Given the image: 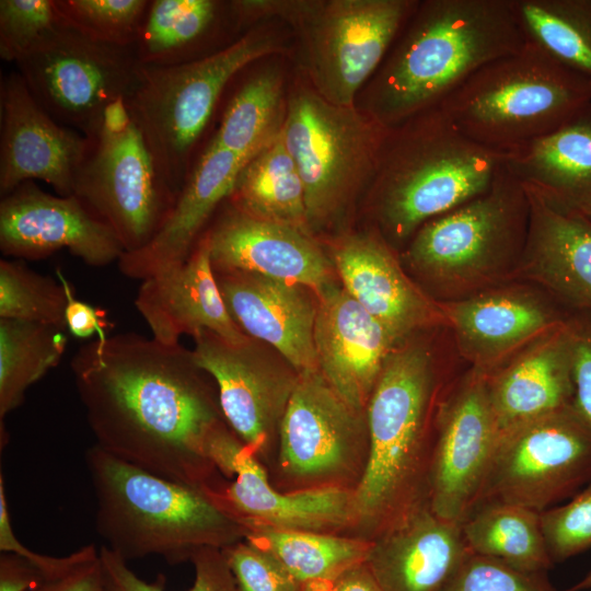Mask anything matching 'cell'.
<instances>
[{
  "label": "cell",
  "mask_w": 591,
  "mask_h": 591,
  "mask_svg": "<svg viewBox=\"0 0 591 591\" xmlns=\"http://www.w3.org/2000/svg\"><path fill=\"white\" fill-rule=\"evenodd\" d=\"M84 457L96 532L125 561L154 555L176 565L245 536L243 525L202 490L127 463L97 444Z\"/></svg>",
  "instance_id": "obj_4"
},
{
  "label": "cell",
  "mask_w": 591,
  "mask_h": 591,
  "mask_svg": "<svg viewBox=\"0 0 591 591\" xmlns=\"http://www.w3.org/2000/svg\"><path fill=\"white\" fill-rule=\"evenodd\" d=\"M27 591H103L100 551L65 575L43 580Z\"/></svg>",
  "instance_id": "obj_48"
},
{
  "label": "cell",
  "mask_w": 591,
  "mask_h": 591,
  "mask_svg": "<svg viewBox=\"0 0 591 591\" xmlns=\"http://www.w3.org/2000/svg\"><path fill=\"white\" fill-rule=\"evenodd\" d=\"M227 26L242 30L231 1L149 0L135 50L143 66L192 62L222 50L216 42Z\"/></svg>",
  "instance_id": "obj_30"
},
{
  "label": "cell",
  "mask_w": 591,
  "mask_h": 591,
  "mask_svg": "<svg viewBox=\"0 0 591 591\" xmlns=\"http://www.w3.org/2000/svg\"><path fill=\"white\" fill-rule=\"evenodd\" d=\"M470 551L526 572L546 573L553 566L541 512L507 502L478 506L462 524Z\"/></svg>",
  "instance_id": "obj_33"
},
{
  "label": "cell",
  "mask_w": 591,
  "mask_h": 591,
  "mask_svg": "<svg viewBox=\"0 0 591 591\" xmlns=\"http://www.w3.org/2000/svg\"><path fill=\"white\" fill-rule=\"evenodd\" d=\"M541 523L553 563L591 548V479L566 502L541 512Z\"/></svg>",
  "instance_id": "obj_42"
},
{
  "label": "cell",
  "mask_w": 591,
  "mask_h": 591,
  "mask_svg": "<svg viewBox=\"0 0 591 591\" xmlns=\"http://www.w3.org/2000/svg\"><path fill=\"white\" fill-rule=\"evenodd\" d=\"M471 554L462 525L425 506L373 537L364 563L383 591H444Z\"/></svg>",
  "instance_id": "obj_23"
},
{
  "label": "cell",
  "mask_w": 591,
  "mask_h": 591,
  "mask_svg": "<svg viewBox=\"0 0 591 591\" xmlns=\"http://www.w3.org/2000/svg\"><path fill=\"white\" fill-rule=\"evenodd\" d=\"M228 311L250 338L276 348L298 373L317 371V303L303 286L247 271H215Z\"/></svg>",
  "instance_id": "obj_22"
},
{
  "label": "cell",
  "mask_w": 591,
  "mask_h": 591,
  "mask_svg": "<svg viewBox=\"0 0 591 591\" xmlns=\"http://www.w3.org/2000/svg\"><path fill=\"white\" fill-rule=\"evenodd\" d=\"M444 591H567L558 590L546 573L526 572L498 559L472 553Z\"/></svg>",
  "instance_id": "obj_44"
},
{
  "label": "cell",
  "mask_w": 591,
  "mask_h": 591,
  "mask_svg": "<svg viewBox=\"0 0 591 591\" xmlns=\"http://www.w3.org/2000/svg\"><path fill=\"white\" fill-rule=\"evenodd\" d=\"M332 584V591H383L366 563L347 569Z\"/></svg>",
  "instance_id": "obj_50"
},
{
  "label": "cell",
  "mask_w": 591,
  "mask_h": 591,
  "mask_svg": "<svg viewBox=\"0 0 591 591\" xmlns=\"http://www.w3.org/2000/svg\"><path fill=\"white\" fill-rule=\"evenodd\" d=\"M68 27L106 45L135 46L149 0H56Z\"/></svg>",
  "instance_id": "obj_39"
},
{
  "label": "cell",
  "mask_w": 591,
  "mask_h": 591,
  "mask_svg": "<svg viewBox=\"0 0 591 591\" xmlns=\"http://www.w3.org/2000/svg\"><path fill=\"white\" fill-rule=\"evenodd\" d=\"M590 479L591 431L570 407L500 431L477 507L507 502L543 512Z\"/></svg>",
  "instance_id": "obj_12"
},
{
  "label": "cell",
  "mask_w": 591,
  "mask_h": 591,
  "mask_svg": "<svg viewBox=\"0 0 591 591\" xmlns=\"http://www.w3.org/2000/svg\"><path fill=\"white\" fill-rule=\"evenodd\" d=\"M499 433L488 373L477 369L439 404L428 480L434 514L462 525L476 509Z\"/></svg>",
  "instance_id": "obj_14"
},
{
  "label": "cell",
  "mask_w": 591,
  "mask_h": 591,
  "mask_svg": "<svg viewBox=\"0 0 591 591\" xmlns=\"http://www.w3.org/2000/svg\"><path fill=\"white\" fill-rule=\"evenodd\" d=\"M194 583L188 591H236L234 578L222 549L204 548L190 560ZM103 591H165L164 577L153 583L139 578L121 557L105 545L100 548Z\"/></svg>",
  "instance_id": "obj_41"
},
{
  "label": "cell",
  "mask_w": 591,
  "mask_h": 591,
  "mask_svg": "<svg viewBox=\"0 0 591 591\" xmlns=\"http://www.w3.org/2000/svg\"><path fill=\"white\" fill-rule=\"evenodd\" d=\"M0 551L1 553H14L28 560L39 570L44 580L65 575L72 568L84 561L97 549L93 544L83 546L79 551L65 556L53 557L31 551L23 545L14 534L10 522L8 503L2 473L0 474Z\"/></svg>",
  "instance_id": "obj_46"
},
{
  "label": "cell",
  "mask_w": 591,
  "mask_h": 591,
  "mask_svg": "<svg viewBox=\"0 0 591 591\" xmlns=\"http://www.w3.org/2000/svg\"><path fill=\"white\" fill-rule=\"evenodd\" d=\"M84 136L72 195L112 228L125 253L144 247L177 196L162 177L126 99L108 105Z\"/></svg>",
  "instance_id": "obj_10"
},
{
  "label": "cell",
  "mask_w": 591,
  "mask_h": 591,
  "mask_svg": "<svg viewBox=\"0 0 591 591\" xmlns=\"http://www.w3.org/2000/svg\"><path fill=\"white\" fill-rule=\"evenodd\" d=\"M463 354L482 367L565 321L531 297L488 293L450 304L444 311Z\"/></svg>",
  "instance_id": "obj_31"
},
{
  "label": "cell",
  "mask_w": 591,
  "mask_h": 591,
  "mask_svg": "<svg viewBox=\"0 0 591 591\" xmlns=\"http://www.w3.org/2000/svg\"><path fill=\"white\" fill-rule=\"evenodd\" d=\"M526 43L511 0L419 1L374 73L362 109L396 127L439 107L476 70Z\"/></svg>",
  "instance_id": "obj_2"
},
{
  "label": "cell",
  "mask_w": 591,
  "mask_h": 591,
  "mask_svg": "<svg viewBox=\"0 0 591 591\" xmlns=\"http://www.w3.org/2000/svg\"><path fill=\"white\" fill-rule=\"evenodd\" d=\"M135 306L163 344L177 345L182 335L195 338L204 332L233 345L251 339L223 301L205 232L186 260L142 280Z\"/></svg>",
  "instance_id": "obj_21"
},
{
  "label": "cell",
  "mask_w": 591,
  "mask_h": 591,
  "mask_svg": "<svg viewBox=\"0 0 591 591\" xmlns=\"http://www.w3.org/2000/svg\"><path fill=\"white\" fill-rule=\"evenodd\" d=\"M195 341L194 361L215 382L225 421L254 453L264 452L279 431L298 374L268 363L252 338L233 345L204 332Z\"/></svg>",
  "instance_id": "obj_18"
},
{
  "label": "cell",
  "mask_w": 591,
  "mask_h": 591,
  "mask_svg": "<svg viewBox=\"0 0 591 591\" xmlns=\"http://www.w3.org/2000/svg\"><path fill=\"white\" fill-rule=\"evenodd\" d=\"M96 444L163 478L213 489L210 450L227 426L192 350L135 333L82 345L70 362Z\"/></svg>",
  "instance_id": "obj_1"
},
{
  "label": "cell",
  "mask_w": 591,
  "mask_h": 591,
  "mask_svg": "<svg viewBox=\"0 0 591 591\" xmlns=\"http://www.w3.org/2000/svg\"><path fill=\"white\" fill-rule=\"evenodd\" d=\"M15 65L38 104L83 135L108 105L129 96L142 66L135 46L94 42L70 27Z\"/></svg>",
  "instance_id": "obj_13"
},
{
  "label": "cell",
  "mask_w": 591,
  "mask_h": 591,
  "mask_svg": "<svg viewBox=\"0 0 591 591\" xmlns=\"http://www.w3.org/2000/svg\"><path fill=\"white\" fill-rule=\"evenodd\" d=\"M254 454L243 444L231 468L234 480L212 496L240 524L326 533L356 520L354 489L329 485L280 493Z\"/></svg>",
  "instance_id": "obj_24"
},
{
  "label": "cell",
  "mask_w": 591,
  "mask_h": 591,
  "mask_svg": "<svg viewBox=\"0 0 591 591\" xmlns=\"http://www.w3.org/2000/svg\"><path fill=\"white\" fill-rule=\"evenodd\" d=\"M505 166L563 209L591 205V102L555 130L507 152Z\"/></svg>",
  "instance_id": "obj_29"
},
{
  "label": "cell",
  "mask_w": 591,
  "mask_h": 591,
  "mask_svg": "<svg viewBox=\"0 0 591 591\" xmlns=\"http://www.w3.org/2000/svg\"><path fill=\"white\" fill-rule=\"evenodd\" d=\"M66 305L67 298L59 279L32 270L21 259L0 260V318L67 329Z\"/></svg>",
  "instance_id": "obj_38"
},
{
  "label": "cell",
  "mask_w": 591,
  "mask_h": 591,
  "mask_svg": "<svg viewBox=\"0 0 591 591\" xmlns=\"http://www.w3.org/2000/svg\"><path fill=\"white\" fill-rule=\"evenodd\" d=\"M317 298L314 345L318 371L344 402L363 413L396 341L334 281Z\"/></svg>",
  "instance_id": "obj_19"
},
{
  "label": "cell",
  "mask_w": 591,
  "mask_h": 591,
  "mask_svg": "<svg viewBox=\"0 0 591 591\" xmlns=\"http://www.w3.org/2000/svg\"><path fill=\"white\" fill-rule=\"evenodd\" d=\"M591 102V81L532 44L471 74L440 105L486 148L509 152L555 130Z\"/></svg>",
  "instance_id": "obj_6"
},
{
  "label": "cell",
  "mask_w": 591,
  "mask_h": 591,
  "mask_svg": "<svg viewBox=\"0 0 591 591\" xmlns=\"http://www.w3.org/2000/svg\"><path fill=\"white\" fill-rule=\"evenodd\" d=\"M333 262L343 288L396 343L445 316L409 281L387 244L373 233L340 237Z\"/></svg>",
  "instance_id": "obj_26"
},
{
  "label": "cell",
  "mask_w": 591,
  "mask_h": 591,
  "mask_svg": "<svg viewBox=\"0 0 591 591\" xmlns=\"http://www.w3.org/2000/svg\"><path fill=\"white\" fill-rule=\"evenodd\" d=\"M85 147V136L53 118L35 100L18 70L1 76V197L31 181H43L57 195L71 196Z\"/></svg>",
  "instance_id": "obj_17"
},
{
  "label": "cell",
  "mask_w": 591,
  "mask_h": 591,
  "mask_svg": "<svg viewBox=\"0 0 591 591\" xmlns=\"http://www.w3.org/2000/svg\"><path fill=\"white\" fill-rule=\"evenodd\" d=\"M529 44L591 81V0H511Z\"/></svg>",
  "instance_id": "obj_36"
},
{
  "label": "cell",
  "mask_w": 591,
  "mask_h": 591,
  "mask_svg": "<svg viewBox=\"0 0 591 591\" xmlns=\"http://www.w3.org/2000/svg\"><path fill=\"white\" fill-rule=\"evenodd\" d=\"M236 591H301V584L263 546L239 541L222 549Z\"/></svg>",
  "instance_id": "obj_43"
},
{
  "label": "cell",
  "mask_w": 591,
  "mask_h": 591,
  "mask_svg": "<svg viewBox=\"0 0 591 591\" xmlns=\"http://www.w3.org/2000/svg\"><path fill=\"white\" fill-rule=\"evenodd\" d=\"M506 158L460 132L439 107L390 128L371 185L382 231L396 243L412 239L486 193Z\"/></svg>",
  "instance_id": "obj_5"
},
{
  "label": "cell",
  "mask_w": 591,
  "mask_h": 591,
  "mask_svg": "<svg viewBox=\"0 0 591 591\" xmlns=\"http://www.w3.org/2000/svg\"><path fill=\"white\" fill-rule=\"evenodd\" d=\"M66 329L0 318V418L24 399L26 390L58 366L67 347Z\"/></svg>",
  "instance_id": "obj_37"
},
{
  "label": "cell",
  "mask_w": 591,
  "mask_h": 591,
  "mask_svg": "<svg viewBox=\"0 0 591 591\" xmlns=\"http://www.w3.org/2000/svg\"><path fill=\"white\" fill-rule=\"evenodd\" d=\"M488 390L500 431L570 408L573 382L568 322L511 364L488 374Z\"/></svg>",
  "instance_id": "obj_28"
},
{
  "label": "cell",
  "mask_w": 591,
  "mask_h": 591,
  "mask_svg": "<svg viewBox=\"0 0 591 591\" xmlns=\"http://www.w3.org/2000/svg\"><path fill=\"white\" fill-rule=\"evenodd\" d=\"M529 218L526 190L505 166L486 193L419 228L406 257L428 277L463 286L522 254Z\"/></svg>",
  "instance_id": "obj_11"
},
{
  "label": "cell",
  "mask_w": 591,
  "mask_h": 591,
  "mask_svg": "<svg viewBox=\"0 0 591 591\" xmlns=\"http://www.w3.org/2000/svg\"><path fill=\"white\" fill-rule=\"evenodd\" d=\"M215 271H247L312 288L333 282L332 264L312 234L251 216L230 202L205 232Z\"/></svg>",
  "instance_id": "obj_20"
},
{
  "label": "cell",
  "mask_w": 591,
  "mask_h": 591,
  "mask_svg": "<svg viewBox=\"0 0 591 591\" xmlns=\"http://www.w3.org/2000/svg\"><path fill=\"white\" fill-rule=\"evenodd\" d=\"M245 537L269 551L301 584L333 582L347 569L364 563L370 540L322 532L281 530L245 523Z\"/></svg>",
  "instance_id": "obj_35"
},
{
  "label": "cell",
  "mask_w": 591,
  "mask_h": 591,
  "mask_svg": "<svg viewBox=\"0 0 591 591\" xmlns=\"http://www.w3.org/2000/svg\"><path fill=\"white\" fill-rule=\"evenodd\" d=\"M416 0H239L243 20L277 15L293 25L311 86L327 102L355 105L413 14Z\"/></svg>",
  "instance_id": "obj_8"
},
{
  "label": "cell",
  "mask_w": 591,
  "mask_h": 591,
  "mask_svg": "<svg viewBox=\"0 0 591 591\" xmlns=\"http://www.w3.org/2000/svg\"><path fill=\"white\" fill-rule=\"evenodd\" d=\"M228 199L251 216L312 233L304 187L281 132L244 165Z\"/></svg>",
  "instance_id": "obj_32"
},
{
  "label": "cell",
  "mask_w": 591,
  "mask_h": 591,
  "mask_svg": "<svg viewBox=\"0 0 591 591\" xmlns=\"http://www.w3.org/2000/svg\"><path fill=\"white\" fill-rule=\"evenodd\" d=\"M577 212H580L582 213L583 216L588 217L591 219V205H589L588 207H586L584 209L580 210V211H577Z\"/></svg>",
  "instance_id": "obj_52"
},
{
  "label": "cell",
  "mask_w": 591,
  "mask_h": 591,
  "mask_svg": "<svg viewBox=\"0 0 591 591\" xmlns=\"http://www.w3.org/2000/svg\"><path fill=\"white\" fill-rule=\"evenodd\" d=\"M279 465L296 480L315 483L362 474L367 418L344 402L321 372L298 373L279 427Z\"/></svg>",
  "instance_id": "obj_15"
},
{
  "label": "cell",
  "mask_w": 591,
  "mask_h": 591,
  "mask_svg": "<svg viewBox=\"0 0 591 591\" xmlns=\"http://www.w3.org/2000/svg\"><path fill=\"white\" fill-rule=\"evenodd\" d=\"M281 49L273 34L252 27L202 59L170 67L141 66L126 104L176 196L192 173L198 143L231 81L256 60Z\"/></svg>",
  "instance_id": "obj_7"
},
{
  "label": "cell",
  "mask_w": 591,
  "mask_h": 591,
  "mask_svg": "<svg viewBox=\"0 0 591 591\" xmlns=\"http://www.w3.org/2000/svg\"><path fill=\"white\" fill-rule=\"evenodd\" d=\"M44 580L42 573L24 557L14 553L0 555V591H27Z\"/></svg>",
  "instance_id": "obj_49"
},
{
  "label": "cell",
  "mask_w": 591,
  "mask_h": 591,
  "mask_svg": "<svg viewBox=\"0 0 591 591\" xmlns=\"http://www.w3.org/2000/svg\"><path fill=\"white\" fill-rule=\"evenodd\" d=\"M246 163L208 141L159 232L144 247L121 255L120 271L144 280L186 260L216 209L231 195Z\"/></svg>",
  "instance_id": "obj_25"
},
{
  "label": "cell",
  "mask_w": 591,
  "mask_h": 591,
  "mask_svg": "<svg viewBox=\"0 0 591 591\" xmlns=\"http://www.w3.org/2000/svg\"><path fill=\"white\" fill-rule=\"evenodd\" d=\"M573 397L571 408L591 431V313L568 320Z\"/></svg>",
  "instance_id": "obj_45"
},
{
  "label": "cell",
  "mask_w": 591,
  "mask_h": 591,
  "mask_svg": "<svg viewBox=\"0 0 591 591\" xmlns=\"http://www.w3.org/2000/svg\"><path fill=\"white\" fill-rule=\"evenodd\" d=\"M524 188L530 205L524 267L564 303L591 313V219Z\"/></svg>",
  "instance_id": "obj_27"
},
{
  "label": "cell",
  "mask_w": 591,
  "mask_h": 591,
  "mask_svg": "<svg viewBox=\"0 0 591 591\" xmlns=\"http://www.w3.org/2000/svg\"><path fill=\"white\" fill-rule=\"evenodd\" d=\"M567 591H591V569Z\"/></svg>",
  "instance_id": "obj_51"
},
{
  "label": "cell",
  "mask_w": 591,
  "mask_h": 591,
  "mask_svg": "<svg viewBox=\"0 0 591 591\" xmlns=\"http://www.w3.org/2000/svg\"><path fill=\"white\" fill-rule=\"evenodd\" d=\"M62 248L95 267L118 262L125 253L112 228L74 195H53L31 181L1 197L3 255L42 259Z\"/></svg>",
  "instance_id": "obj_16"
},
{
  "label": "cell",
  "mask_w": 591,
  "mask_h": 591,
  "mask_svg": "<svg viewBox=\"0 0 591 591\" xmlns=\"http://www.w3.org/2000/svg\"><path fill=\"white\" fill-rule=\"evenodd\" d=\"M287 101L277 69H262L232 93L210 142L250 162L282 130Z\"/></svg>",
  "instance_id": "obj_34"
},
{
  "label": "cell",
  "mask_w": 591,
  "mask_h": 591,
  "mask_svg": "<svg viewBox=\"0 0 591 591\" xmlns=\"http://www.w3.org/2000/svg\"><path fill=\"white\" fill-rule=\"evenodd\" d=\"M56 275L67 298L65 311L67 331L77 338L86 339L97 335V339H105L109 327L105 311L78 299L71 283L60 269H56Z\"/></svg>",
  "instance_id": "obj_47"
},
{
  "label": "cell",
  "mask_w": 591,
  "mask_h": 591,
  "mask_svg": "<svg viewBox=\"0 0 591 591\" xmlns=\"http://www.w3.org/2000/svg\"><path fill=\"white\" fill-rule=\"evenodd\" d=\"M390 128L364 109L334 105L311 85L287 100L281 137L299 171L309 227L332 222L356 193L372 185Z\"/></svg>",
  "instance_id": "obj_9"
},
{
  "label": "cell",
  "mask_w": 591,
  "mask_h": 591,
  "mask_svg": "<svg viewBox=\"0 0 591 591\" xmlns=\"http://www.w3.org/2000/svg\"><path fill=\"white\" fill-rule=\"evenodd\" d=\"M436 393L426 348L412 345L387 357L366 408L368 453L354 489L356 520L373 537L428 506Z\"/></svg>",
  "instance_id": "obj_3"
},
{
  "label": "cell",
  "mask_w": 591,
  "mask_h": 591,
  "mask_svg": "<svg viewBox=\"0 0 591 591\" xmlns=\"http://www.w3.org/2000/svg\"><path fill=\"white\" fill-rule=\"evenodd\" d=\"M66 27L56 0H1L0 56L15 63L51 42Z\"/></svg>",
  "instance_id": "obj_40"
}]
</instances>
